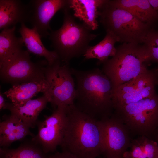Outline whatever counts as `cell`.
Wrapping results in <instances>:
<instances>
[{
    "instance_id": "cell-1",
    "label": "cell",
    "mask_w": 158,
    "mask_h": 158,
    "mask_svg": "<svg viewBox=\"0 0 158 158\" xmlns=\"http://www.w3.org/2000/svg\"><path fill=\"white\" fill-rule=\"evenodd\" d=\"M71 70L76 84V107L98 120L111 116L114 111L113 91L108 78L98 68Z\"/></svg>"
},
{
    "instance_id": "cell-2",
    "label": "cell",
    "mask_w": 158,
    "mask_h": 158,
    "mask_svg": "<svg viewBox=\"0 0 158 158\" xmlns=\"http://www.w3.org/2000/svg\"><path fill=\"white\" fill-rule=\"evenodd\" d=\"M102 131L99 120L78 109L67 107V120L60 145L63 151L78 158H97L101 155Z\"/></svg>"
},
{
    "instance_id": "cell-3",
    "label": "cell",
    "mask_w": 158,
    "mask_h": 158,
    "mask_svg": "<svg viewBox=\"0 0 158 158\" xmlns=\"http://www.w3.org/2000/svg\"><path fill=\"white\" fill-rule=\"evenodd\" d=\"M67 7L63 11V21L59 29L49 33L51 47L58 55L61 61L69 65L74 58L83 55L90 46V42L98 35L91 33L83 24L77 22Z\"/></svg>"
},
{
    "instance_id": "cell-4",
    "label": "cell",
    "mask_w": 158,
    "mask_h": 158,
    "mask_svg": "<svg viewBox=\"0 0 158 158\" xmlns=\"http://www.w3.org/2000/svg\"><path fill=\"white\" fill-rule=\"evenodd\" d=\"M116 48L115 55L102 64L101 70L111 83L113 94L120 86L148 69L144 63L148 56L143 44L123 43Z\"/></svg>"
},
{
    "instance_id": "cell-5",
    "label": "cell",
    "mask_w": 158,
    "mask_h": 158,
    "mask_svg": "<svg viewBox=\"0 0 158 158\" xmlns=\"http://www.w3.org/2000/svg\"><path fill=\"white\" fill-rule=\"evenodd\" d=\"M100 23L120 42L142 44L147 33L154 28L142 22L125 10L104 0L99 9Z\"/></svg>"
},
{
    "instance_id": "cell-6",
    "label": "cell",
    "mask_w": 158,
    "mask_h": 158,
    "mask_svg": "<svg viewBox=\"0 0 158 158\" xmlns=\"http://www.w3.org/2000/svg\"><path fill=\"white\" fill-rule=\"evenodd\" d=\"M131 136H145L158 144V94L114 108Z\"/></svg>"
},
{
    "instance_id": "cell-7",
    "label": "cell",
    "mask_w": 158,
    "mask_h": 158,
    "mask_svg": "<svg viewBox=\"0 0 158 158\" xmlns=\"http://www.w3.org/2000/svg\"><path fill=\"white\" fill-rule=\"evenodd\" d=\"M46 60L32 62L27 50H21L0 65V78L3 83L12 86L45 79Z\"/></svg>"
},
{
    "instance_id": "cell-8",
    "label": "cell",
    "mask_w": 158,
    "mask_h": 158,
    "mask_svg": "<svg viewBox=\"0 0 158 158\" xmlns=\"http://www.w3.org/2000/svg\"><path fill=\"white\" fill-rule=\"evenodd\" d=\"M61 61L59 60L50 65L47 63L45 67V78L49 86V102L54 109L74 104L75 98V82L71 68L69 65H61Z\"/></svg>"
},
{
    "instance_id": "cell-9",
    "label": "cell",
    "mask_w": 158,
    "mask_h": 158,
    "mask_svg": "<svg viewBox=\"0 0 158 158\" xmlns=\"http://www.w3.org/2000/svg\"><path fill=\"white\" fill-rule=\"evenodd\" d=\"M102 131L101 155L104 158H123L132 138L123 121L114 113L99 120Z\"/></svg>"
},
{
    "instance_id": "cell-10",
    "label": "cell",
    "mask_w": 158,
    "mask_h": 158,
    "mask_svg": "<svg viewBox=\"0 0 158 158\" xmlns=\"http://www.w3.org/2000/svg\"><path fill=\"white\" fill-rule=\"evenodd\" d=\"M60 106L43 121H38V133L31 141L40 146L46 154L53 152L62 141L67 120V107Z\"/></svg>"
},
{
    "instance_id": "cell-11",
    "label": "cell",
    "mask_w": 158,
    "mask_h": 158,
    "mask_svg": "<svg viewBox=\"0 0 158 158\" xmlns=\"http://www.w3.org/2000/svg\"><path fill=\"white\" fill-rule=\"evenodd\" d=\"M30 16L29 23L35 27L41 37L49 35L50 22L56 13L69 7V0H32L28 3Z\"/></svg>"
},
{
    "instance_id": "cell-12",
    "label": "cell",
    "mask_w": 158,
    "mask_h": 158,
    "mask_svg": "<svg viewBox=\"0 0 158 158\" xmlns=\"http://www.w3.org/2000/svg\"><path fill=\"white\" fill-rule=\"evenodd\" d=\"M155 88L154 85L140 77L125 83L118 87L113 93L114 109L151 96L156 93Z\"/></svg>"
},
{
    "instance_id": "cell-13",
    "label": "cell",
    "mask_w": 158,
    "mask_h": 158,
    "mask_svg": "<svg viewBox=\"0 0 158 158\" xmlns=\"http://www.w3.org/2000/svg\"><path fill=\"white\" fill-rule=\"evenodd\" d=\"M50 95L48 91L40 97L29 100L24 103L14 105L12 103H6V109L11 114L21 119L30 128H34L38 121V116L49 102Z\"/></svg>"
},
{
    "instance_id": "cell-14",
    "label": "cell",
    "mask_w": 158,
    "mask_h": 158,
    "mask_svg": "<svg viewBox=\"0 0 158 158\" xmlns=\"http://www.w3.org/2000/svg\"><path fill=\"white\" fill-rule=\"evenodd\" d=\"M30 11L28 4L20 0H0V29L29 22Z\"/></svg>"
},
{
    "instance_id": "cell-15",
    "label": "cell",
    "mask_w": 158,
    "mask_h": 158,
    "mask_svg": "<svg viewBox=\"0 0 158 158\" xmlns=\"http://www.w3.org/2000/svg\"><path fill=\"white\" fill-rule=\"evenodd\" d=\"M3 118L0 123L1 147L8 148L13 142L22 141L28 135H35L30 131V127L17 117L11 114Z\"/></svg>"
},
{
    "instance_id": "cell-16",
    "label": "cell",
    "mask_w": 158,
    "mask_h": 158,
    "mask_svg": "<svg viewBox=\"0 0 158 158\" xmlns=\"http://www.w3.org/2000/svg\"><path fill=\"white\" fill-rule=\"evenodd\" d=\"M18 32L29 53L44 57L50 65L61 60L55 51H49L44 47L41 40V36L35 27L29 28L25 23H21Z\"/></svg>"
},
{
    "instance_id": "cell-17",
    "label": "cell",
    "mask_w": 158,
    "mask_h": 158,
    "mask_svg": "<svg viewBox=\"0 0 158 158\" xmlns=\"http://www.w3.org/2000/svg\"><path fill=\"white\" fill-rule=\"evenodd\" d=\"M104 0H69V8L74 16L90 31L98 29L99 8Z\"/></svg>"
},
{
    "instance_id": "cell-18",
    "label": "cell",
    "mask_w": 158,
    "mask_h": 158,
    "mask_svg": "<svg viewBox=\"0 0 158 158\" xmlns=\"http://www.w3.org/2000/svg\"><path fill=\"white\" fill-rule=\"evenodd\" d=\"M49 87V83L45 79L13 85L4 94L10 99L13 104L18 105L32 99L39 92L45 93Z\"/></svg>"
},
{
    "instance_id": "cell-19",
    "label": "cell",
    "mask_w": 158,
    "mask_h": 158,
    "mask_svg": "<svg viewBox=\"0 0 158 158\" xmlns=\"http://www.w3.org/2000/svg\"><path fill=\"white\" fill-rule=\"evenodd\" d=\"M114 5L127 11L142 22L153 28L158 13L148 0H111Z\"/></svg>"
},
{
    "instance_id": "cell-20",
    "label": "cell",
    "mask_w": 158,
    "mask_h": 158,
    "mask_svg": "<svg viewBox=\"0 0 158 158\" xmlns=\"http://www.w3.org/2000/svg\"><path fill=\"white\" fill-rule=\"evenodd\" d=\"M119 42L118 39L114 35L106 32L104 38L95 45L88 47L83 55L84 60L92 59L98 60L97 65L103 64L106 61L109 56H114L116 52L115 44Z\"/></svg>"
},
{
    "instance_id": "cell-21",
    "label": "cell",
    "mask_w": 158,
    "mask_h": 158,
    "mask_svg": "<svg viewBox=\"0 0 158 158\" xmlns=\"http://www.w3.org/2000/svg\"><path fill=\"white\" fill-rule=\"evenodd\" d=\"M123 158H158V144L145 136L132 138Z\"/></svg>"
},
{
    "instance_id": "cell-22",
    "label": "cell",
    "mask_w": 158,
    "mask_h": 158,
    "mask_svg": "<svg viewBox=\"0 0 158 158\" xmlns=\"http://www.w3.org/2000/svg\"><path fill=\"white\" fill-rule=\"evenodd\" d=\"M16 26L2 30L0 33V65L22 50L24 43L21 37L15 34Z\"/></svg>"
},
{
    "instance_id": "cell-23",
    "label": "cell",
    "mask_w": 158,
    "mask_h": 158,
    "mask_svg": "<svg viewBox=\"0 0 158 158\" xmlns=\"http://www.w3.org/2000/svg\"><path fill=\"white\" fill-rule=\"evenodd\" d=\"M1 158H48L41 148L32 141L24 142L18 148L0 147Z\"/></svg>"
},
{
    "instance_id": "cell-24",
    "label": "cell",
    "mask_w": 158,
    "mask_h": 158,
    "mask_svg": "<svg viewBox=\"0 0 158 158\" xmlns=\"http://www.w3.org/2000/svg\"><path fill=\"white\" fill-rule=\"evenodd\" d=\"M142 44L146 49L148 61L158 63V30L151 28Z\"/></svg>"
},
{
    "instance_id": "cell-25",
    "label": "cell",
    "mask_w": 158,
    "mask_h": 158,
    "mask_svg": "<svg viewBox=\"0 0 158 158\" xmlns=\"http://www.w3.org/2000/svg\"><path fill=\"white\" fill-rule=\"evenodd\" d=\"M48 158H78L73 154L66 152H58L49 157Z\"/></svg>"
},
{
    "instance_id": "cell-26",
    "label": "cell",
    "mask_w": 158,
    "mask_h": 158,
    "mask_svg": "<svg viewBox=\"0 0 158 158\" xmlns=\"http://www.w3.org/2000/svg\"><path fill=\"white\" fill-rule=\"evenodd\" d=\"M6 103L2 93H0V110L6 109Z\"/></svg>"
},
{
    "instance_id": "cell-27",
    "label": "cell",
    "mask_w": 158,
    "mask_h": 158,
    "mask_svg": "<svg viewBox=\"0 0 158 158\" xmlns=\"http://www.w3.org/2000/svg\"><path fill=\"white\" fill-rule=\"evenodd\" d=\"M154 9L158 13V0H148Z\"/></svg>"
}]
</instances>
